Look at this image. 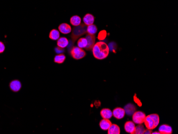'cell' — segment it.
Returning <instances> with one entry per match:
<instances>
[{
  "label": "cell",
  "mask_w": 178,
  "mask_h": 134,
  "mask_svg": "<svg viewBox=\"0 0 178 134\" xmlns=\"http://www.w3.org/2000/svg\"><path fill=\"white\" fill-rule=\"evenodd\" d=\"M86 38L87 40L88 44L85 49L88 51H91L92 50L93 46L96 43V36L95 35H91L87 34Z\"/></svg>",
  "instance_id": "obj_6"
},
{
  "label": "cell",
  "mask_w": 178,
  "mask_h": 134,
  "mask_svg": "<svg viewBox=\"0 0 178 134\" xmlns=\"http://www.w3.org/2000/svg\"><path fill=\"white\" fill-rule=\"evenodd\" d=\"M66 60V56L63 53L56 55L54 58V62L58 64H63Z\"/></svg>",
  "instance_id": "obj_20"
},
{
  "label": "cell",
  "mask_w": 178,
  "mask_h": 134,
  "mask_svg": "<svg viewBox=\"0 0 178 134\" xmlns=\"http://www.w3.org/2000/svg\"><path fill=\"white\" fill-rule=\"evenodd\" d=\"M100 114L103 119H109L113 116V112L109 108H103L100 112Z\"/></svg>",
  "instance_id": "obj_13"
},
{
  "label": "cell",
  "mask_w": 178,
  "mask_h": 134,
  "mask_svg": "<svg viewBox=\"0 0 178 134\" xmlns=\"http://www.w3.org/2000/svg\"><path fill=\"white\" fill-rule=\"evenodd\" d=\"M107 36V32L105 30H101L99 32V33L98 34V39L99 40H104Z\"/></svg>",
  "instance_id": "obj_24"
},
{
  "label": "cell",
  "mask_w": 178,
  "mask_h": 134,
  "mask_svg": "<svg viewBox=\"0 0 178 134\" xmlns=\"http://www.w3.org/2000/svg\"><path fill=\"white\" fill-rule=\"evenodd\" d=\"M97 30H98V29H97L96 25L92 24V25L88 26L86 34H89L91 35H95L97 32Z\"/></svg>",
  "instance_id": "obj_21"
},
{
  "label": "cell",
  "mask_w": 178,
  "mask_h": 134,
  "mask_svg": "<svg viewBox=\"0 0 178 134\" xmlns=\"http://www.w3.org/2000/svg\"><path fill=\"white\" fill-rule=\"evenodd\" d=\"M152 130L148 129H146V130H145V131H144V134H152Z\"/></svg>",
  "instance_id": "obj_27"
},
{
  "label": "cell",
  "mask_w": 178,
  "mask_h": 134,
  "mask_svg": "<svg viewBox=\"0 0 178 134\" xmlns=\"http://www.w3.org/2000/svg\"><path fill=\"white\" fill-rule=\"evenodd\" d=\"M111 122L109 119H103L99 123V126L102 130L107 131L111 125Z\"/></svg>",
  "instance_id": "obj_14"
},
{
  "label": "cell",
  "mask_w": 178,
  "mask_h": 134,
  "mask_svg": "<svg viewBox=\"0 0 178 134\" xmlns=\"http://www.w3.org/2000/svg\"><path fill=\"white\" fill-rule=\"evenodd\" d=\"M87 27L88 26H86L84 24L82 23L78 26L74 27L73 30H71V41H73V45H74L75 41H76L79 37L86 34Z\"/></svg>",
  "instance_id": "obj_2"
},
{
  "label": "cell",
  "mask_w": 178,
  "mask_h": 134,
  "mask_svg": "<svg viewBox=\"0 0 178 134\" xmlns=\"http://www.w3.org/2000/svg\"><path fill=\"white\" fill-rule=\"evenodd\" d=\"M136 128L135 123L131 121H127L124 125V129L126 133L131 134H134Z\"/></svg>",
  "instance_id": "obj_10"
},
{
  "label": "cell",
  "mask_w": 178,
  "mask_h": 134,
  "mask_svg": "<svg viewBox=\"0 0 178 134\" xmlns=\"http://www.w3.org/2000/svg\"><path fill=\"white\" fill-rule=\"evenodd\" d=\"M92 50L94 57L99 60L105 59L107 57L109 53V48L108 45L102 41L95 43Z\"/></svg>",
  "instance_id": "obj_1"
},
{
  "label": "cell",
  "mask_w": 178,
  "mask_h": 134,
  "mask_svg": "<svg viewBox=\"0 0 178 134\" xmlns=\"http://www.w3.org/2000/svg\"><path fill=\"white\" fill-rule=\"evenodd\" d=\"M124 110L125 113L129 116H132L136 111V106L132 104H128L125 106Z\"/></svg>",
  "instance_id": "obj_16"
},
{
  "label": "cell",
  "mask_w": 178,
  "mask_h": 134,
  "mask_svg": "<svg viewBox=\"0 0 178 134\" xmlns=\"http://www.w3.org/2000/svg\"><path fill=\"white\" fill-rule=\"evenodd\" d=\"M58 30L60 32L63 34L70 33L71 32V27L67 23H63L58 27Z\"/></svg>",
  "instance_id": "obj_8"
},
{
  "label": "cell",
  "mask_w": 178,
  "mask_h": 134,
  "mask_svg": "<svg viewBox=\"0 0 178 134\" xmlns=\"http://www.w3.org/2000/svg\"><path fill=\"white\" fill-rule=\"evenodd\" d=\"M145 126L148 129L152 130L158 126L160 123V117L157 114H152L146 116L144 121Z\"/></svg>",
  "instance_id": "obj_3"
},
{
  "label": "cell",
  "mask_w": 178,
  "mask_h": 134,
  "mask_svg": "<svg viewBox=\"0 0 178 134\" xmlns=\"http://www.w3.org/2000/svg\"><path fill=\"white\" fill-rule=\"evenodd\" d=\"M70 22L73 26H78L81 24V18L77 15L73 16L71 18Z\"/></svg>",
  "instance_id": "obj_18"
},
{
  "label": "cell",
  "mask_w": 178,
  "mask_h": 134,
  "mask_svg": "<svg viewBox=\"0 0 178 134\" xmlns=\"http://www.w3.org/2000/svg\"><path fill=\"white\" fill-rule=\"evenodd\" d=\"M112 112L113 116H114L117 119H122L124 117L125 114L124 109L122 108H116L114 109Z\"/></svg>",
  "instance_id": "obj_7"
},
{
  "label": "cell",
  "mask_w": 178,
  "mask_h": 134,
  "mask_svg": "<svg viewBox=\"0 0 178 134\" xmlns=\"http://www.w3.org/2000/svg\"><path fill=\"white\" fill-rule=\"evenodd\" d=\"M57 45L60 48H65L69 45V41L66 37H59V39L57 41Z\"/></svg>",
  "instance_id": "obj_15"
},
{
  "label": "cell",
  "mask_w": 178,
  "mask_h": 134,
  "mask_svg": "<svg viewBox=\"0 0 178 134\" xmlns=\"http://www.w3.org/2000/svg\"><path fill=\"white\" fill-rule=\"evenodd\" d=\"M87 40L86 37H82L78 39V46L80 48H86L87 46Z\"/></svg>",
  "instance_id": "obj_22"
},
{
  "label": "cell",
  "mask_w": 178,
  "mask_h": 134,
  "mask_svg": "<svg viewBox=\"0 0 178 134\" xmlns=\"http://www.w3.org/2000/svg\"><path fill=\"white\" fill-rule=\"evenodd\" d=\"M146 114L142 111H136L132 114V120L134 123L137 125L142 124L144 122Z\"/></svg>",
  "instance_id": "obj_5"
},
{
  "label": "cell",
  "mask_w": 178,
  "mask_h": 134,
  "mask_svg": "<svg viewBox=\"0 0 178 134\" xmlns=\"http://www.w3.org/2000/svg\"><path fill=\"white\" fill-rule=\"evenodd\" d=\"M159 132L160 134H172V128L168 125H163L159 128Z\"/></svg>",
  "instance_id": "obj_12"
},
{
  "label": "cell",
  "mask_w": 178,
  "mask_h": 134,
  "mask_svg": "<svg viewBox=\"0 0 178 134\" xmlns=\"http://www.w3.org/2000/svg\"><path fill=\"white\" fill-rule=\"evenodd\" d=\"M84 24L86 26H89L93 24L94 22V17L90 14H86L83 19Z\"/></svg>",
  "instance_id": "obj_11"
},
{
  "label": "cell",
  "mask_w": 178,
  "mask_h": 134,
  "mask_svg": "<svg viewBox=\"0 0 178 134\" xmlns=\"http://www.w3.org/2000/svg\"><path fill=\"white\" fill-rule=\"evenodd\" d=\"M49 37L52 40H58L60 37L59 31L56 29L51 30L49 34Z\"/></svg>",
  "instance_id": "obj_19"
},
{
  "label": "cell",
  "mask_w": 178,
  "mask_h": 134,
  "mask_svg": "<svg viewBox=\"0 0 178 134\" xmlns=\"http://www.w3.org/2000/svg\"><path fill=\"white\" fill-rule=\"evenodd\" d=\"M5 49V47L3 43L0 41V53H3Z\"/></svg>",
  "instance_id": "obj_25"
},
{
  "label": "cell",
  "mask_w": 178,
  "mask_h": 134,
  "mask_svg": "<svg viewBox=\"0 0 178 134\" xmlns=\"http://www.w3.org/2000/svg\"><path fill=\"white\" fill-rule=\"evenodd\" d=\"M10 88L13 92H18L22 88V83L19 80H15L10 83Z\"/></svg>",
  "instance_id": "obj_9"
},
{
  "label": "cell",
  "mask_w": 178,
  "mask_h": 134,
  "mask_svg": "<svg viewBox=\"0 0 178 134\" xmlns=\"http://www.w3.org/2000/svg\"><path fill=\"white\" fill-rule=\"evenodd\" d=\"M69 52L71 56L76 60H81L86 56V51L78 47H73Z\"/></svg>",
  "instance_id": "obj_4"
},
{
  "label": "cell",
  "mask_w": 178,
  "mask_h": 134,
  "mask_svg": "<svg viewBox=\"0 0 178 134\" xmlns=\"http://www.w3.org/2000/svg\"><path fill=\"white\" fill-rule=\"evenodd\" d=\"M55 51H56V52L57 53H59V54H60V53H63L65 51V50H63V48H60L59 47H56V48H55Z\"/></svg>",
  "instance_id": "obj_26"
},
{
  "label": "cell",
  "mask_w": 178,
  "mask_h": 134,
  "mask_svg": "<svg viewBox=\"0 0 178 134\" xmlns=\"http://www.w3.org/2000/svg\"><path fill=\"white\" fill-rule=\"evenodd\" d=\"M145 130L144 125L142 124H139L137 127H136L134 134H143Z\"/></svg>",
  "instance_id": "obj_23"
},
{
  "label": "cell",
  "mask_w": 178,
  "mask_h": 134,
  "mask_svg": "<svg viewBox=\"0 0 178 134\" xmlns=\"http://www.w3.org/2000/svg\"><path fill=\"white\" fill-rule=\"evenodd\" d=\"M120 133V128L116 124H111V127L108 129V134H119Z\"/></svg>",
  "instance_id": "obj_17"
}]
</instances>
